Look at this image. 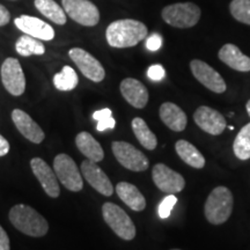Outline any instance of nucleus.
<instances>
[{
  "mask_svg": "<svg viewBox=\"0 0 250 250\" xmlns=\"http://www.w3.org/2000/svg\"><path fill=\"white\" fill-rule=\"evenodd\" d=\"M111 147L116 160L126 169L144 171L148 168V159L146 158V155L131 144L114 142Z\"/></svg>",
  "mask_w": 250,
  "mask_h": 250,
  "instance_id": "obj_7",
  "label": "nucleus"
},
{
  "mask_svg": "<svg viewBox=\"0 0 250 250\" xmlns=\"http://www.w3.org/2000/svg\"><path fill=\"white\" fill-rule=\"evenodd\" d=\"M54 169L59 182L66 188L67 190L78 192L83 190V176L78 169L77 164L70 155L58 154L54 160Z\"/></svg>",
  "mask_w": 250,
  "mask_h": 250,
  "instance_id": "obj_6",
  "label": "nucleus"
},
{
  "mask_svg": "<svg viewBox=\"0 0 250 250\" xmlns=\"http://www.w3.org/2000/svg\"><path fill=\"white\" fill-rule=\"evenodd\" d=\"M15 26L26 35L35 37L37 40L51 41L55 37L54 28L39 18L30 15H21L14 20Z\"/></svg>",
  "mask_w": 250,
  "mask_h": 250,
  "instance_id": "obj_16",
  "label": "nucleus"
},
{
  "mask_svg": "<svg viewBox=\"0 0 250 250\" xmlns=\"http://www.w3.org/2000/svg\"><path fill=\"white\" fill-rule=\"evenodd\" d=\"M70 58L76 62L79 67L81 73L87 79L94 81V83H101L105 77V71L102 64L95 57H93L89 52L80 48H73L68 51Z\"/></svg>",
  "mask_w": 250,
  "mask_h": 250,
  "instance_id": "obj_10",
  "label": "nucleus"
},
{
  "mask_svg": "<svg viewBox=\"0 0 250 250\" xmlns=\"http://www.w3.org/2000/svg\"><path fill=\"white\" fill-rule=\"evenodd\" d=\"M1 80L6 90L14 96H20L26 89V78L17 58H7L2 62Z\"/></svg>",
  "mask_w": 250,
  "mask_h": 250,
  "instance_id": "obj_9",
  "label": "nucleus"
},
{
  "mask_svg": "<svg viewBox=\"0 0 250 250\" xmlns=\"http://www.w3.org/2000/svg\"><path fill=\"white\" fill-rule=\"evenodd\" d=\"M30 167L46 195L51 198H57L61 195V188L57 176L49 167V165L41 158H34L30 161Z\"/></svg>",
  "mask_w": 250,
  "mask_h": 250,
  "instance_id": "obj_13",
  "label": "nucleus"
},
{
  "mask_svg": "<svg viewBox=\"0 0 250 250\" xmlns=\"http://www.w3.org/2000/svg\"><path fill=\"white\" fill-rule=\"evenodd\" d=\"M103 219L121 239L131 241L136 236V226L123 208L114 203H104L102 206Z\"/></svg>",
  "mask_w": 250,
  "mask_h": 250,
  "instance_id": "obj_4",
  "label": "nucleus"
},
{
  "mask_svg": "<svg viewBox=\"0 0 250 250\" xmlns=\"http://www.w3.org/2000/svg\"><path fill=\"white\" fill-rule=\"evenodd\" d=\"M62 4L68 17L79 24L93 27L99 23L100 12L89 0H62Z\"/></svg>",
  "mask_w": 250,
  "mask_h": 250,
  "instance_id": "obj_8",
  "label": "nucleus"
},
{
  "mask_svg": "<svg viewBox=\"0 0 250 250\" xmlns=\"http://www.w3.org/2000/svg\"><path fill=\"white\" fill-rule=\"evenodd\" d=\"M76 145L79 151L86 156L88 160L94 162H100L104 158V152L99 142L94 138L92 134L83 131L78 133L76 137Z\"/></svg>",
  "mask_w": 250,
  "mask_h": 250,
  "instance_id": "obj_22",
  "label": "nucleus"
},
{
  "mask_svg": "<svg viewBox=\"0 0 250 250\" xmlns=\"http://www.w3.org/2000/svg\"><path fill=\"white\" fill-rule=\"evenodd\" d=\"M132 130L134 132V136L138 139V142L142 144L145 148L154 149L158 145V139H156L155 134L149 130V127L146 124V122L140 117L133 118L132 121Z\"/></svg>",
  "mask_w": 250,
  "mask_h": 250,
  "instance_id": "obj_25",
  "label": "nucleus"
},
{
  "mask_svg": "<svg viewBox=\"0 0 250 250\" xmlns=\"http://www.w3.org/2000/svg\"><path fill=\"white\" fill-rule=\"evenodd\" d=\"M190 68H191L193 77L206 88L217 94H221L226 90V83L223 77L208 64L199 59H195L190 62Z\"/></svg>",
  "mask_w": 250,
  "mask_h": 250,
  "instance_id": "obj_12",
  "label": "nucleus"
},
{
  "mask_svg": "<svg viewBox=\"0 0 250 250\" xmlns=\"http://www.w3.org/2000/svg\"><path fill=\"white\" fill-rule=\"evenodd\" d=\"M116 192L120 198L131 210L140 212L146 208V199L138 188L127 182H120L116 186Z\"/></svg>",
  "mask_w": 250,
  "mask_h": 250,
  "instance_id": "obj_21",
  "label": "nucleus"
},
{
  "mask_svg": "<svg viewBox=\"0 0 250 250\" xmlns=\"http://www.w3.org/2000/svg\"><path fill=\"white\" fill-rule=\"evenodd\" d=\"M162 19L175 28H190L201 19V9L192 2H179L162 9Z\"/></svg>",
  "mask_w": 250,
  "mask_h": 250,
  "instance_id": "obj_5",
  "label": "nucleus"
},
{
  "mask_svg": "<svg viewBox=\"0 0 250 250\" xmlns=\"http://www.w3.org/2000/svg\"><path fill=\"white\" fill-rule=\"evenodd\" d=\"M177 203V198L175 197L174 195H168L167 197H165L164 201L160 203V205H159V215H160V218L162 219H166L168 218L171 213V211H173L174 206L176 205Z\"/></svg>",
  "mask_w": 250,
  "mask_h": 250,
  "instance_id": "obj_30",
  "label": "nucleus"
},
{
  "mask_svg": "<svg viewBox=\"0 0 250 250\" xmlns=\"http://www.w3.org/2000/svg\"><path fill=\"white\" fill-rule=\"evenodd\" d=\"M12 121L20 131L21 134L34 144H41L44 140L45 134L41 126L31 118L27 112L20 109H14L12 111Z\"/></svg>",
  "mask_w": 250,
  "mask_h": 250,
  "instance_id": "obj_17",
  "label": "nucleus"
},
{
  "mask_svg": "<svg viewBox=\"0 0 250 250\" xmlns=\"http://www.w3.org/2000/svg\"><path fill=\"white\" fill-rule=\"evenodd\" d=\"M81 171L83 177L92 188L103 196L110 197L114 193V187L107 174L92 160H85L81 164Z\"/></svg>",
  "mask_w": 250,
  "mask_h": 250,
  "instance_id": "obj_15",
  "label": "nucleus"
},
{
  "mask_svg": "<svg viewBox=\"0 0 250 250\" xmlns=\"http://www.w3.org/2000/svg\"><path fill=\"white\" fill-rule=\"evenodd\" d=\"M111 116H112V112L110 109L104 108V109H101V110H98V111L94 112L93 120H95L96 122H100V121L105 120V118L111 117Z\"/></svg>",
  "mask_w": 250,
  "mask_h": 250,
  "instance_id": "obj_35",
  "label": "nucleus"
},
{
  "mask_svg": "<svg viewBox=\"0 0 250 250\" xmlns=\"http://www.w3.org/2000/svg\"><path fill=\"white\" fill-rule=\"evenodd\" d=\"M233 210V195L226 187H217L206 199L204 212L208 223L221 225L226 223Z\"/></svg>",
  "mask_w": 250,
  "mask_h": 250,
  "instance_id": "obj_3",
  "label": "nucleus"
},
{
  "mask_svg": "<svg viewBox=\"0 0 250 250\" xmlns=\"http://www.w3.org/2000/svg\"><path fill=\"white\" fill-rule=\"evenodd\" d=\"M35 6L41 13L56 24L62 26L66 23L67 19L64 8H62L55 0H35Z\"/></svg>",
  "mask_w": 250,
  "mask_h": 250,
  "instance_id": "obj_24",
  "label": "nucleus"
},
{
  "mask_svg": "<svg viewBox=\"0 0 250 250\" xmlns=\"http://www.w3.org/2000/svg\"><path fill=\"white\" fill-rule=\"evenodd\" d=\"M147 76L149 79L153 81H160L165 78L166 71H165V68L161 66V65H159V64L152 65V66L148 68Z\"/></svg>",
  "mask_w": 250,
  "mask_h": 250,
  "instance_id": "obj_31",
  "label": "nucleus"
},
{
  "mask_svg": "<svg viewBox=\"0 0 250 250\" xmlns=\"http://www.w3.org/2000/svg\"><path fill=\"white\" fill-rule=\"evenodd\" d=\"M11 20V14H9L8 9L0 4V27L7 24Z\"/></svg>",
  "mask_w": 250,
  "mask_h": 250,
  "instance_id": "obj_36",
  "label": "nucleus"
},
{
  "mask_svg": "<svg viewBox=\"0 0 250 250\" xmlns=\"http://www.w3.org/2000/svg\"><path fill=\"white\" fill-rule=\"evenodd\" d=\"M152 177L155 186L168 195L182 191L186 187V180L182 175L170 169L164 164H158L153 167Z\"/></svg>",
  "mask_w": 250,
  "mask_h": 250,
  "instance_id": "obj_11",
  "label": "nucleus"
},
{
  "mask_svg": "<svg viewBox=\"0 0 250 250\" xmlns=\"http://www.w3.org/2000/svg\"><path fill=\"white\" fill-rule=\"evenodd\" d=\"M246 108H247V112H248V115L250 116V100L248 102H247V105H246Z\"/></svg>",
  "mask_w": 250,
  "mask_h": 250,
  "instance_id": "obj_38",
  "label": "nucleus"
},
{
  "mask_svg": "<svg viewBox=\"0 0 250 250\" xmlns=\"http://www.w3.org/2000/svg\"><path fill=\"white\" fill-rule=\"evenodd\" d=\"M229 8L237 21L250 24V0H232Z\"/></svg>",
  "mask_w": 250,
  "mask_h": 250,
  "instance_id": "obj_29",
  "label": "nucleus"
},
{
  "mask_svg": "<svg viewBox=\"0 0 250 250\" xmlns=\"http://www.w3.org/2000/svg\"><path fill=\"white\" fill-rule=\"evenodd\" d=\"M219 58L233 70L240 72L250 71V58L243 55L236 45L225 44L219 50Z\"/></svg>",
  "mask_w": 250,
  "mask_h": 250,
  "instance_id": "obj_20",
  "label": "nucleus"
},
{
  "mask_svg": "<svg viewBox=\"0 0 250 250\" xmlns=\"http://www.w3.org/2000/svg\"><path fill=\"white\" fill-rule=\"evenodd\" d=\"M160 118L170 130L181 132L186 129L188 118L186 112L179 105L171 102H165L160 107Z\"/></svg>",
  "mask_w": 250,
  "mask_h": 250,
  "instance_id": "obj_19",
  "label": "nucleus"
},
{
  "mask_svg": "<svg viewBox=\"0 0 250 250\" xmlns=\"http://www.w3.org/2000/svg\"><path fill=\"white\" fill-rule=\"evenodd\" d=\"M161 45L162 39L160 35H158V34H153V35H151L147 40H146V46H147V49L151 50V51H156V50L161 48Z\"/></svg>",
  "mask_w": 250,
  "mask_h": 250,
  "instance_id": "obj_32",
  "label": "nucleus"
},
{
  "mask_svg": "<svg viewBox=\"0 0 250 250\" xmlns=\"http://www.w3.org/2000/svg\"><path fill=\"white\" fill-rule=\"evenodd\" d=\"M171 250H180V249H171Z\"/></svg>",
  "mask_w": 250,
  "mask_h": 250,
  "instance_id": "obj_39",
  "label": "nucleus"
},
{
  "mask_svg": "<svg viewBox=\"0 0 250 250\" xmlns=\"http://www.w3.org/2000/svg\"><path fill=\"white\" fill-rule=\"evenodd\" d=\"M234 154L240 160L250 159V123H248L240 130L233 144Z\"/></svg>",
  "mask_w": 250,
  "mask_h": 250,
  "instance_id": "obj_27",
  "label": "nucleus"
},
{
  "mask_svg": "<svg viewBox=\"0 0 250 250\" xmlns=\"http://www.w3.org/2000/svg\"><path fill=\"white\" fill-rule=\"evenodd\" d=\"M195 123L205 132L218 136L226 129V120L223 114L210 107L202 105L193 114Z\"/></svg>",
  "mask_w": 250,
  "mask_h": 250,
  "instance_id": "obj_14",
  "label": "nucleus"
},
{
  "mask_svg": "<svg viewBox=\"0 0 250 250\" xmlns=\"http://www.w3.org/2000/svg\"><path fill=\"white\" fill-rule=\"evenodd\" d=\"M9 152V143L5 137L0 134V156H4Z\"/></svg>",
  "mask_w": 250,
  "mask_h": 250,
  "instance_id": "obj_37",
  "label": "nucleus"
},
{
  "mask_svg": "<svg viewBox=\"0 0 250 250\" xmlns=\"http://www.w3.org/2000/svg\"><path fill=\"white\" fill-rule=\"evenodd\" d=\"M0 250H11L9 246V237L6 230L0 225Z\"/></svg>",
  "mask_w": 250,
  "mask_h": 250,
  "instance_id": "obj_34",
  "label": "nucleus"
},
{
  "mask_svg": "<svg viewBox=\"0 0 250 250\" xmlns=\"http://www.w3.org/2000/svg\"><path fill=\"white\" fill-rule=\"evenodd\" d=\"M12 225L28 236L42 237L49 230V224L43 215H41L31 206L18 204L13 206L8 214Z\"/></svg>",
  "mask_w": 250,
  "mask_h": 250,
  "instance_id": "obj_2",
  "label": "nucleus"
},
{
  "mask_svg": "<svg viewBox=\"0 0 250 250\" xmlns=\"http://www.w3.org/2000/svg\"><path fill=\"white\" fill-rule=\"evenodd\" d=\"M79 83V78L76 71L71 66H64L59 73L55 74L54 85L58 90L62 92H68V90L74 89Z\"/></svg>",
  "mask_w": 250,
  "mask_h": 250,
  "instance_id": "obj_28",
  "label": "nucleus"
},
{
  "mask_svg": "<svg viewBox=\"0 0 250 250\" xmlns=\"http://www.w3.org/2000/svg\"><path fill=\"white\" fill-rule=\"evenodd\" d=\"M175 151H176L177 155L190 167L196 168V169H202L205 166V159L202 155V153L187 140L181 139L179 142H176Z\"/></svg>",
  "mask_w": 250,
  "mask_h": 250,
  "instance_id": "obj_23",
  "label": "nucleus"
},
{
  "mask_svg": "<svg viewBox=\"0 0 250 250\" xmlns=\"http://www.w3.org/2000/svg\"><path fill=\"white\" fill-rule=\"evenodd\" d=\"M147 36V27L131 19L117 20L110 23L105 31L108 44L112 48H130L137 45Z\"/></svg>",
  "mask_w": 250,
  "mask_h": 250,
  "instance_id": "obj_1",
  "label": "nucleus"
},
{
  "mask_svg": "<svg viewBox=\"0 0 250 250\" xmlns=\"http://www.w3.org/2000/svg\"><path fill=\"white\" fill-rule=\"evenodd\" d=\"M15 50L22 57H29L33 55H43L45 52L44 45L40 40L29 35H23L18 40Z\"/></svg>",
  "mask_w": 250,
  "mask_h": 250,
  "instance_id": "obj_26",
  "label": "nucleus"
},
{
  "mask_svg": "<svg viewBox=\"0 0 250 250\" xmlns=\"http://www.w3.org/2000/svg\"><path fill=\"white\" fill-rule=\"evenodd\" d=\"M121 93L123 98L134 108L143 109L148 102V90L139 80L126 78L121 83Z\"/></svg>",
  "mask_w": 250,
  "mask_h": 250,
  "instance_id": "obj_18",
  "label": "nucleus"
},
{
  "mask_svg": "<svg viewBox=\"0 0 250 250\" xmlns=\"http://www.w3.org/2000/svg\"><path fill=\"white\" fill-rule=\"evenodd\" d=\"M115 125H116V121H115L111 116V117L105 118V120H102V121L98 122V125H96V130H98L99 132H103V131H105V130L114 129Z\"/></svg>",
  "mask_w": 250,
  "mask_h": 250,
  "instance_id": "obj_33",
  "label": "nucleus"
}]
</instances>
